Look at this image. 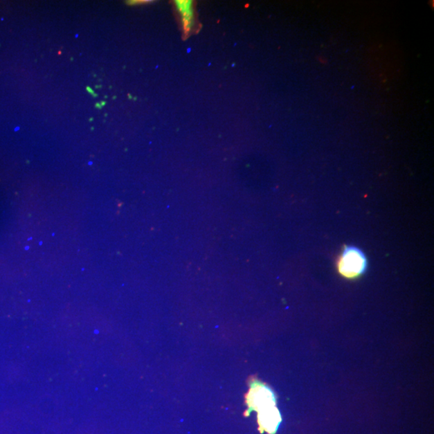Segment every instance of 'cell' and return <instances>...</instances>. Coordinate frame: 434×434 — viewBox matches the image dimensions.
Listing matches in <instances>:
<instances>
[{"label":"cell","instance_id":"cell-5","mask_svg":"<svg viewBox=\"0 0 434 434\" xmlns=\"http://www.w3.org/2000/svg\"><path fill=\"white\" fill-rule=\"evenodd\" d=\"M152 1H148V0H143V1H137V0H134V1H129L128 4L131 5H141V4H147V3H152Z\"/></svg>","mask_w":434,"mask_h":434},{"label":"cell","instance_id":"cell-3","mask_svg":"<svg viewBox=\"0 0 434 434\" xmlns=\"http://www.w3.org/2000/svg\"><path fill=\"white\" fill-rule=\"evenodd\" d=\"M182 24L184 36L188 37L195 25L194 3L191 0H176L174 1Z\"/></svg>","mask_w":434,"mask_h":434},{"label":"cell","instance_id":"cell-2","mask_svg":"<svg viewBox=\"0 0 434 434\" xmlns=\"http://www.w3.org/2000/svg\"><path fill=\"white\" fill-rule=\"evenodd\" d=\"M247 402L249 407L248 411L259 412L265 408L275 406L276 398L271 388L262 383L255 382L251 385V391L247 397Z\"/></svg>","mask_w":434,"mask_h":434},{"label":"cell","instance_id":"cell-4","mask_svg":"<svg viewBox=\"0 0 434 434\" xmlns=\"http://www.w3.org/2000/svg\"><path fill=\"white\" fill-rule=\"evenodd\" d=\"M258 413V424L260 430L269 433H276L279 424L282 422L280 413L275 406L265 408Z\"/></svg>","mask_w":434,"mask_h":434},{"label":"cell","instance_id":"cell-1","mask_svg":"<svg viewBox=\"0 0 434 434\" xmlns=\"http://www.w3.org/2000/svg\"><path fill=\"white\" fill-rule=\"evenodd\" d=\"M368 258L362 249L356 246L344 247L337 259L336 266L341 276L348 279L361 277L368 269Z\"/></svg>","mask_w":434,"mask_h":434}]
</instances>
